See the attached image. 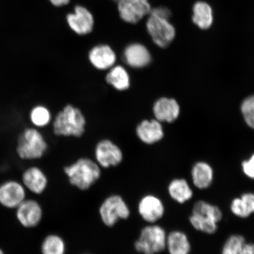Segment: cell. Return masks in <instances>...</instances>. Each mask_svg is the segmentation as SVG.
I'll return each mask as SVG.
<instances>
[{"label": "cell", "mask_w": 254, "mask_h": 254, "mask_svg": "<svg viewBox=\"0 0 254 254\" xmlns=\"http://www.w3.org/2000/svg\"><path fill=\"white\" fill-rule=\"evenodd\" d=\"M64 171L71 185L81 190H86L94 185L101 176V167L96 161L83 157L66 166Z\"/></svg>", "instance_id": "cell-1"}, {"label": "cell", "mask_w": 254, "mask_h": 254, "mask_svg": "<svg viewBox=\"0 0 254 254\" xmlns=\"http://www.w3.org/2000/svg\"><path fill=\"white\" fill-rule=\"evenodd\" d=\"M53 125L57 136L80 137L85 132L86 119L78 108L68 104L57 114Z\"/></svg>", "instance_id": "cell-2"}, {"label": "cell", "mask_w": 254, "mask_h": 254, "mask_svg": "<svg viewBox=\"0 0 254 254\" xmlns=\"http://www.w3.org/2000/svg\"><path fill=\"white\" fill-rule=\"evenodd\" d=\"M167 237L163 227L155 224L144 227L135 241L136 252L143 254H156L166 249Z\"/></svg>", "instance_id": "cell-3"}, {"label": "cell", "mask_w": 254, "mask_h": 254, "mask_svg": "<svg viewBox=\"0 0 254 254\" xmlns=\"http://www.w3.org/2000/svg\"><path fill=\"white\" fill-rule=\"evenodd\" d=\"M48 145L41 133L35 128H27L19 136L16 150L23 160H36L42 157Z\"/></svg>", "instance_id": "cell-4"}, {"label": "cell", "mask_w": 254, "mask_h": 254, "mask_svg": "<svg viewBox=\"0 0 254 254\" xmlns=\"http://www.w3.org/2000/svg\"><path fill=\"white\" fill-rule=\"evenodd\" d=\"M99 214L103 224L108 227H113L120 220H127L131 211L122 196L114 194L104 200L100 206Z\"/></svg>", "instance_id": "cell-5"}, {"label": "cell", "mask_w": 254, "mask_h": 254, "mask_svg": "<svg viewBox=\"0 0 254 254\" xmlns=\"http://www.w3.org/2000/svg\"><path fill=\"white\" fill-rule=\"evenodd\" d=\"M147 28L152 41L158 47L164 48L172 42L176 30L169 19L150 13L147 22Z\"/></svg>", "instance_id": "cell-6"}, {"label": "cell", "mask_w": 254, "mask_h": 254, "mask_svg": "<svg viewBox=\"0 0 254 254\" xmlns=\"http://www.w3.org/2000/svg\"><path fill=\"white\" fill-rule=\"evenodd\" d=\"M95 159L101 168H109L119 166L123 160V152L119 145L109 139L98 142L94 150Z\"/></svg>", "instance_id": "cell-7"}, {"label": "cell", "mask_w": 254, "mask_h": 254, "mask_svg": "<svg viewBox=\"0 0 254 254\" xmlns=\"http://www.w3.org/2000/svg\"><path fill=\"white\" fill-rule=\"evenodd\" d=\"M118 7L121 18L131 24L138 23L152 9L148 0H119Z\"/></svg>", "instance_id": "cell-8"}, {"label": "cell", "mask_w": 254, "mask_h": 254, "mask_svg": "<svg viewBox=\"0 0 254 254\" xmlns=\"http://www.w3.org/2000/svg\"><path fill=\"white\" fill-rule=\"evenodd\" d=\"M138 211L142 220L150 224L156 223L165 214V206L156 195L148 194L138 202Z\"/></svg>", "instance_id": "cell-9"}, {"label": "cell", "mask_w": 254, "mask_h": 254, "mask_svg": "<svg viewBox=\"0 0 254 254\" xmlns=\"http://www.w3.org/2000/svg\"><path fill=\"white\" fill-rule=\"evenodd\" d=\"M88 57L91 65L98 70H109L116 64V54L112 48L106 44H100L92 48Z\"/></svg>", "instance_id": "cell-10"}, {"label": "cell", "mask_w": 254, "mask_h": 254, "mask_svg": "<svg viewBox=\"0 0 254 254\" xmlns=\"http://www.w3.org/2000/svg\"><path fill=\"white\" fill-rule=\"evenodd\" d=\"M17 218L20 223L26 228H33L40 224L43 218V209L35 200H24L17 207Z\"/></svg>", "instance_id": "cell-11"}, {"label": "cell", "mask_w": 254, "mask_h": 254, "mask_svg": "<svg viewBox=\"0 0 254 254\" xmlns=\"http://www.w3.org/2000/svg\"><path fill=\"white\" fill-rule=\"evenodd\" d=\"M123 59L129 67L140 69L150 64L151 56L147 47L141 44L133 43L124 50Z\"/></svg>", "instance_id": "cell-12"}, {"label": "cell", "mask_w": 254, "mask_h": 254, "mask_svg": "<svg viewBox=\"0 0 254 254\" xmlns=\"http://www.w3.org/2000/svg\"><path fill=\"white\" fill-rule=\"evenodd\" d=\"M24 187L15 181L0 186V204L9 208H17L25 200Z\"/></svg>", "instance_id": "cell-13"}, {"label": "cell", "mask_w": 254, "mask_h": 254, "mask_svg": "<svg viewBox=\"0 0 254 254\" xmlns=\"http://www.w3.org/2000/svg\"><path fill=\"white\" fill-rule=\"evenodd\" d=\"M135 133L139 140L148 145L160 141L164 136L163 126L156 119L142 121L136 126Z\"/></svg>", "instance_id": "cell-14"}, {"label": "cell", "mask_w": 254, "mask_h": 254, "mask_svg": "<svg viewBox=\"0 0 254 254\" xmlns=\"http://www.w3.org/2000/svg\"><path fill=\"white\" fill-rule=\"evenodd\" d=\"M66 18L69 27L77 34H87L93 29V15L87 9L81 6H77L74 13L69 14Z\"/></svg>", "instance_id": "cell-15"}, {"label": "cell", "mask_w": 254, "mask_h": 254, "mask_svg": "<svg viewBox=\"0 0 254 254\" xmlns=\"http://www.w3.org/2000/svg\"><path fill=\"white\" fill-rule=\"evenodd\" d=\"M153 113L155 119L159 122L171 123L179 116V105L174 99L161 98L155 101L154 104Z\"/></svg>", "instance_id": "cell-16"}, {"label": "cell", "mask_w": 254, "mask_h": 254, "mask_svg": "<svg viewBox=\"0 0 254 254\" xmlns=\"http://www.w3.org/2000/svg\"><path fill=\"white\" fill-rule=\"evenodd\" d=\"M23 182L27 189L36 194L42 193L48 185L46 175L37 167H30L24 171Z\"/></svg>", "instance_id": "cell-17"}, {"label": "cell", "mask_w": 254, "mask_h": 254, "mask_svg": "<svg viewBox=\"0 0 254 254\" xmlns=\"http://www.w3.org/2000/svg\"><path fill=\"white\" fill-rule=\"evenodd\" d=\"M108 71L106 76V81L108 84L117 91L128 90L131 85V78L125 66L116 64Z\"/></svg>", "instance_id": "cell-18"}, {"label": "cell", "mask_w": 254, "mask_h": 254, "mask_svg": "<svg viewBox=\"0 0 254 254\" xmlns=\"http://www.w3.org/2000/svg\"><path fill=\"white\" fill-rule=\"evenodd\" d=\"M191 177L193 185L200 190L207 189L214 180V171L210 165L198 162L193 166Z\"/></svg>", "instance_id": "cell-19"}, {"label": "cell", "mask_w": 254, "mask_h": 254, "mask_svg": "<svg viewBox=\"0 0 254 254\" xmlns=\"http://www.w3.org/2000/svg\"><path fill=\"white\" fill-rule=\"evenodd\" d=\"M166 249L170 254H190L191 247L185 233L173 231L167 237Z\"/></svg>", "instance_id": "cell-20"}, {"label": "cell", "mask_w": 254, "mask_h": 254, "mask_svg": "<svg viewBox=\"0 0 254 254\" xmlns=\"http://www.w3.org/2000/svg\"><path fill=\"white\" fill-rule=\"evenodd\" d=\"M230 209L234 215L241 218H249L254 213V193H243L240 198L231 201Z\"/></svg>", "instance_id": "cell-21"}, {"label": "cell", "mask_w": 254, "mask_h": 254, "mask_svg": "<svg viewBox=\"0 0 254 254\" xmlns=\"http://www.w3.org/2000/svg\"><path fill=\"white\" fill-rule=\"evenodd\" d=\"M168 191L171 198L180 204L189 201L193 196L191 188L188 182L184 179L171 181L168 187Z\"/></svg>", "instance_id": "cell-22"}, {"label": "cell", "mask_w": 254, "mask_h": 254, "mask_svg": "<svg viewBox=\"0 0 254 254\" xmlns=\"http://www.w3.org/2000/svg\"><path fill=\"white\" fill-rule=\"evenodd\" d=\"M192 21L202 30L208 29L213 22V13L210 5L205 2H196L193 7Z\"/></svg>", "instance_id": "cell-23"}, {"label": "cell", "mask_w": 254, "mask_h": 254, "mask_svg": "<svg viewBox=\"0 0 254 254\" xmlns=\"http://www.w3.org/2000/svg\"><path fill=\"white\" fill-rule=\"evenodd\" d=\"M192 214L211 219L217 223L222 218V212L218 206L209 204L202 200L195 203L193 206Z\"/></svg>", "instance_id": "cell-24"}, {"label": "cell", "mask_w": 254, "mask_h": 254, "mask_svg": "<svg viewBox=\"0 0 254 254\" xmlns=\"http://www.w3.org/2000/svg\"><path fill=\"white\" fill-rule=\"evenodd\" d=\"M41 251L42 254H65V241L59 235H49L44 238L41 244Z\"/></svg>", "instance_id": "cell-25"}, {"label": "cell", "mask_w": 254, "mask_h": 254, "mask_svg": "<svg viewBox=\"0 0 254 254\" xmlns=\"http://www.w3.org/2000/svg\"><path fill=\"white\" fill-rule=\"evenodd\" d=\"M189 221L196 231L207 234H214L217 231L218 223L211 219L192 214Z\"/></svg>", "instance_id": "cell-26"}, {"label": "cell", "mask_w": 254, "mask_h": 254, "mask_svg": "<svg viewBox=\"0 0 254 254\" xmlns=\"http://www.w3.org/2000/svg\"><path fill=\"white\" fill-rule=\"evenodd\" d=\"M30 120L35 126L44 127L49 125L52 121V114L47 107L37 106L32 109Z\"/></svg>", "instance_id": "cell-27"}, {"label": "cell", "mask_w": 254, "mask_h": 254, "mask_svg": "<svg viewBox=\"0 0 254 254\" xmlns=\"http://www.w3.org/2000/svg\"><path fill=\"white\" fill-rule=\"evenodd\" d=\"M246 243L245 238L241 235H232L225 241L221 254H241Z\"/></svg>", "instance_id": "cell-28"}, {"label": "cell", "mask_w": 254, "mask_h": 254, "mask_svg": "<svg viewBox=\"0 0 254 254\" xmlns=\"http://www.w3.org/2000/svg\"><path fill=\"white\" fill-rule=\"evenodd\" d=\"M241 111L247 125L254 129V95L244 101Z\"/></svg>", "instance_id": "cell-29"}, {"label": "cell", "mask_w": 254, "mask_h": 254, "mask_svg": "<svg viewBox=\"0 0 254 254\" xmlns=\"http://www.w3.org/2000/svg\"><path fill=\"white\" fill-rule=\"evenodd\" d=\"M241 166L244 174L249 179L254 180V154L249 160L244 161Z\"/></svg>", "instance_id": "cell-30"}, {"label": "cell", "mask_w": 254, "mask_h": 254, "mask_svg": "<svg viewBox=\"0 0 254 254\" xmlns=\"http://www.w3.org/2000/svg\"><path fill=\"white\" fill-rule=\"evenodd\" d=\"M150 13L168 19H170L171 15L170 9L164 7H157L153 9H151Z\"/></svg>", "instance_id": "cell-31"}, {"label": "cell", "mask_w": 254, "mask_h": 254, "mask_svg": "<svg viewBox=\"0 0 254 254\" xmlns=\"http://www.w3.org/2000/svg\"><path fill=\"white\" fill-rule=\"evenodd\" d=\"M241 254H254V244L246 243Z\"/></svg>", "instance_id": "cell-32"}, {"label": "cell", "mask_w": 254, "mask_h": 254, "mask_svg": "<svg viewBox=\"0 0 254 254\" xmlns=\"http://www.w3.org/2000/svg\"><path fill=\"white\" fill-rule=\"evenodd\" d=\"M50 1L53 5L57 6V7H60V6L67 4L69 0H50Z\"/></svg>", "instance_id": "cell-33"}, {"label": "cell", "mask_w": 254, "mask_h": 254, "mask_svg": "<svg viewBox=\"0 0 254 254\" xmlns=\"http://www.w3.org/2000/svg\"><path fill=\"white\" fill-rule=\"evenodd\" d=\"M0 254H5L1 249H0Z\"/></svg>", "instance_id": "cell-34"}, {"label": "cell", "mask_w": 254, "mask_h": 254, "mask_svg": "<svg viewBox=\"0 0 254 254\" xmlns=\"http://www.w3.org/2000/svg\"><path fill=\"white\" fill-rule=\"evenodd\" d=\"M115 1H119V0H115Z\"/></svg>", "instance_id": "cell-35"}]
</instances>
